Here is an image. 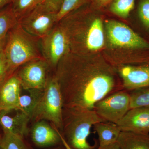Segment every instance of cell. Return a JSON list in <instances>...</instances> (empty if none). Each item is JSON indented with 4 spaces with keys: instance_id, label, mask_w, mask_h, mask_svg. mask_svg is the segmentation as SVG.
Listing matches in <instances>:
<instances>
[{
    "instance_id": "1",
    "label": "cell",
    "mask_w": 149,
    "mask_h": 149,
    "mask_svg": "<svg viewBox=\"0 0 149 149\" xmlns=\"http://www.w3.org/2000/svg\"><path fill=\"white\" fill-rule=\"evenodd\" d=\"M54 74L60 88L63 109L93 110L95 104L113 91L114 76L107 67L93 65L70 53Z\"/></svg>"
},
{
    "instance_id": "2",
    "label": "cell",
    "mask_w": 149,
    "mask_h": 149,
    "mask_svg": "<svg viewBox=\"0 0 149 149\" xmlns=\"http://www.w3.org/2000/svg\"><path fill=\"white\" fill-rule=\"evenodd\" d=\"M40 40L24 30L19 22L11 29L3 49L9 77L27 62L43 57Z\"/></svg>"
},
{
    "instance_id": "3",
    "label": "cell",
    "mask_w": 149,
    "mask_h": 149,
    "mask_svg": "<svg viewBox=\"0 0 149 149\" xmlns=\"http://www.w3.org/2000/svg\"><path fill=\"white\" fill-rule=\"evenodd\" d=\"M106 122L94 110L63 109L62 134L72 149H95L88 141L92 126Z\"/></svg>"
},
{
    "instance_id": "4",
    "label": "cell",
    "mask_w": 149,
    "mask_h": 149,
    "mask_svg": "<svg viewBox=\"0 0 149 149\" xmlns=\"http://www.w3.org/2000/svg\"><path fill=\"white\" fill-rule=\"evenodd\" d=\"M63 102L59 84L55 75L49 76L42 95L35 107L31 119L49 120L58 129H62Z\"/></svg>"
},
{
    "instance_id": "5",
    "label": "cell",
    "mask_w": 149,
    "mask_h": 149,
    "mask_svg": "<svg viewBox=\"0 0 149 149\" xmlns=\"http://www.w3.org/2000/svg\"><path fill=\"white\" fill-rule=\"evenodd\" d=\"M40 44L43 58L50 68L55 70L62 59L70 51L67 36L59 22L50 32L40 39Z\"/></svg>"
},
{
    "instance_id": "6",
    "label": "cell",
    "mask_w": 149,
    "mask_h": 149,
    "mask_svg": "<svg viewBox=\"0 0 149 149\" xmlns=\"http://www.w3.org/2000/svg\"><path fill=\"white\" fill-rule=\"evenodd\" d=\"M57 13L43 2L23 17L19 22L26 32L40 39L50 32L57 23Z\"/></svg>"
},
{
    "instance_id": "7",
    "label": "cell",
    "mask_w": 149,
    "mask_h": 149,
    "mask_svg": "<svg viewBox=\"0 0 149 149\" xmlns=\"http://www.w3.org/2000/svg\"><path fill=\"white\" fill-rule=\"evenodd\" d=\"M130 94L118 91L97 102L93 110L105 121L117 124L130 110Z\"/></svg>"
},
{
    "instance_id": "8",
    "label": "cell",
    "mask_w": 149,
    "mask_h": 149,
    "mask_svg": "<svg viewBox=\"0 0 149 149\" xmlns=\"http://www.w3.org/2000/svg\"><path fill=\"white\" fill-rule=\"evenodd\" d=\"M108 40L116 48L142 49L149 48V44L125 24L113 20L105 22Z\"/></svg>"
},
{
    "instance_id": "9",
    "label": "cell",
    "mask_w": 149,
    "mask_h": 149,
    "mask_svg": "<svg viewBox=\"0 0 149 149\" xmlns=\"http://www.w3.org/2000/svg\"><path fill=\"white\" fill-rule=\"evenodd\" d=\"M49 64L44 58L27 62L17 70L24 90H44L47 81Z\"/></svg>"
},
{
    "instance_id": "10",
    "label": "cell",
    "mask_w": 149,
    "mask_h": 149,
    "mask_svg": "<svg viewBox=\"0 0 149 149\" xmlns=\"http://www.w3.org/2000/svg\"><path fill=\"white\" fill-rule=\"evenodd\" d=\"M116 124L121 131L149 134V107L130 109Z\"/></svg>"
},
{
    "instance_id": "11",
    "label": "cell",
    "mask_w": 149,
    "mask_h": 149,
    "mask_svg": "<svg viewBox=\"0 0 149 149\" xmlns=\"http://www.w3.org/2000/svg\"><path fill=\"white\" fill-rule=\"evenodd\" d=\"M21 88L16 70L0 85V111L18 110Z\"/></svg>"
},
{
    "instance_id": "12",
    "label": "cell",
    "mask_w": 149,
    "mask_h": 149,
    "mask_svg": "<svg viewBox=\"0 0 149 149\" xmlns=\"http://www.w3.org/2000/svg\"><path fill=\"white\" fill-rule=\"evenodd\" d=\"M119 73L123 87L127 90L133 91L149 87V64L122 66Z\"/></svg>"
},
{
    "instance_id": "13",
    "label": "cell",
    "mask_w": 149,
    "mask_h": 149,
    "mask_svg": "<svg viewBox=\"0 0 149 149\" xmlns=\"http://www.w3.org/2000/svg\"><path fill=\"white\" fill-rule=\"evenodd\" d=\"M83 38L70 47L74 52H80L85 48L88 50L96 51L102 48L104 43L103 25L100 18L95 19L87 30Z\"/></svg>"
},
{
    "instance_id": "14",
    "label": "cell",
    "mask_w": 149,
    "mask_h": 149,
    "mask_svg": "<svg viewBox=\"0 0 149 149\" xmlns=\"http://www.w3.org/2000/svg\"><path fill=\"white\" fill-rule=\"evenodd\" d=\"M31 137L34 143L39 147H49L61 143L59 130L43 120L36 122L32 128Z\"/></svg>"
},
{
    "instance_id": "15",
    "label": "cell",
    "mask_w": 149,
    "mask_h": 149,
    "mask_svg": "<svg viewBox=\"0 0 149 149\" xmlns=\"http://www.w3.org/2000/svg\"><path fill=\"white\" fill-rule=\"evenodd\" d=\"M8 111H0V125L3 130L24 138L28 133L27 125L30 118L20 110L13 116L9 115Z\"/></svg>"
},
{
    "instance_id": "16",
    "label": "cell",
    "mask_w": 149,
    "mask_h": 149,
    "mask_svg": "<svg viewBox=\"0 0 149 149\" xmlns=\"http://www.w3.org/2000/svg\"><path fill=\"white\" fill-rule=\"evenodd\" d=\"M93 126L98 136V148L107 146L117 142L121 132L117 124L111 122H99Z\"/></svg>"
},
{
    "instance_id": "17",
    "label": "cell",
    "mask_w": 149,
    "mask_h": 149,
    "mask_svg": "<svg viewBox=\"0 0 149 149\" xmlns=\"http://www.w3.org/2000/svg\"><path fill=\"white\" fill-rule=\"evenodd\" d=\"M117 142L120 149H149V134L121 131Z\"/></svg>"
},
{
    "instance_id": "18",
    "label": "cell",
    "mask_w": 149,
    "mask_h": 149,
    "mask_svg": "<svg viewBox=\"0 0 149 149\" xmlns=\"http://www.w3.org/2000/svg\"><path fill=\"white\" fill-rule=\"evenodd\" d=\"M18 22L10 5L0 10V48H3L9 32Z\"/></svg>"
},
{
    "instance_id": "19",
    "label": "cell",
    "mask_w": 149,
    "mask_h": 149,
    "mask_svg": "<svg viewBox=\"0 0 149 149\" xmlns=\"http://www.w3.org/2000/svg\"><path fill=\"white\" fill-rule=\"evenodd\" d=\"M27 94L20 95L19 102L18 110L28 116L31 119L35 107L42 97L44 90H27Z\"/></svg>"
},
{
    "instance_id": "20",
    "label": "cell",
    "mask_w": 149,
    "mask_h": 149,
    "mask_svg": "<svg viewBox=\"0 0 149 149\" xmlns=\"http://www.w3.org/2000/svg\"><path fill=\"white\" fill-rule=\"evenodd\" d=\"M45 0H12L10 6L19 21Z\"/></svg>"
},
{
    "instance_id": "21",
    "label": "cell",
    "mask_w": 149,
    "mask_h": 149,
    "mask_svg": "<svg viewBox=\"0 0 149 149\" xmlns=\"http://www.w3.org/2000/svg\"><path fill=\"white\" fill-rule=\"evenodd\" d=\"M135 0H113L110 3L109 10L115 15L127 18L135 7Z\"/></svg>"
},
{
    "instance_id": "22",
    "label": "cell",
    "mask_w": 149,
    "mask_h": 149,
    "mask_svg": "<svg viewBox=\"0 0 149 149\" xmlns=\"http://www.w3.org/2000/svg\"><path fill=\"white\" fill-rule=\"evenodd\" d=\"M1 147L2 149H29L23 138L6 131H3Z\"/></svg>"
},
{
    "instance_id": "23",
    "label": "cell",
    "mask_w": 149,
    "mask_h": 149,
    "mask_svg": "<svg viewBox=\"0 0 149 149\" xmlns=\"http://www.w3.org/2000/svg\"><path fill=\"white\" fill-rule=\"evenodd\" d=\"M129 94L130 109L149 107V87L132 91Z\"/></svg>"
},
{
    "instance_id": "24",
    "label": "cell",
    "mask_w": 149,
    "mask_h": 149,
    "mask_svg": "<svg viewBox=\"0 0 149 149\" xmlns=\"http://www.w3.org/2000/svg\"><path fill=\"white\" fill-rule=\"evenodd\" d=\"M86 0H63L57 13V22L61 20L70 13L79 8Z\"/></svg>"
},
{
    "instance_id": "25",
    "label": "cell",
    "mask_w": 149,
    "mask_h": 149,
    "mask_svg": "<svg viewBox=\"0 0 149 149\" xmlns=\"http://www.w3.org/2000/svg\"><path fill=\"white\" fill-rule=\"evenodd\" d=\"M137 11L140 20L149 30V0H140Z\"/></svg>"
},
{
    "instance_id": "26",
    "label": "cell",
    "mask_w": 149,
    "mask_h": 149,
    "mask_svg": "<svg viewBox=\"0 0 149 149\" xmlns=\"http://www.w3.org/2000/svg\"><path fill=\"white\" fill-rule=\"evenodd\" d=\"M3 49H0V85L9 77L7 62Z\"/></svg>"
},
{
    "instance_id": "27",
    "label": "cell",
    "mask_w": 149,
    "mask_h": 149,
    "mask_svg": "<svg viewBox=\"0 0 149 149\" xmlns=\"http://www.w3.org/2000/svg\"><path fill=\"white\" fill-rule=\"evenodd\" d=\"M63 0H45L44 2L51 9L58 13Z\"/></svg>"
},
{
    "instance_id": "28",
    "label": "cell",
    "mask_w": 149,
    "mask_h": 149,
    "mask_svg": "<svg viewBox=\"0 0 149 149\" xmlns=\"http://www.w3.org/2000/svg\"><path fill=\"white\" fill-rule=\"evenodd\" d=\"M113 0H91L92 4L96 8H102L109 4Z\"/></svg>"
},
{
    "instance_id": "29",
    "label": "cell",
    "mask_w": 149,
    "mask_h": 149,
    "mask_svg": "<svg viewBox=\"0 0 149 149\" xmlns=\"http://www.w3.org/2000/svg\"><path fill=\"white\" fill-rule=\"evenodd\" d=\"M95 149H120L119 145L118 142L114 143L111 144L107 146L102 147V148H98Z\"/></svg>"
},
{
    "instance_id": "30",
    "label": "cell",
    "mask_w": 149,
    "mask_h": 149,
    "mask_svg": "<svg viewBox=\"0 0 149 149\" xmlns=\"http://www.w3.org/2000/svg\"><path fill=\"white\" fill-rule=\"evenodd\" d=\"M59 135L60 136L61 139V143H62L63 145V146H64L65 149H72L71 148V147L68 144V143H67L65 139L64 138H63V136L62 135L61 133H60V132Z\"/></svg>"
},
{
    "instance_id": "31",
    "label": "cell",
    "mask_w": 149,
    "mask_h": 149,
    "mask_svg": "<svg viewBox=\"0 0 149 149\" xmlns=\"http://www.w3.org/2000/svg\"><path fill=\"white\" fill-rule=\"evenodd\" d=\"M12 1V0H0V8L9 3H10Z\"/></svg>"
},
{
    "instance_id": "32",
    "label": "cell",
    "mask_w": 149,
    "mask_h": 149,
    "mask_svg": "<svg viewBox=\"0 0 149 149\" xmlns=\"http://www.w3.org/2000/svg\"><path fill=\"white\" fill-rule=\"evenodd\" d=\"M0 49H3V48H0Z\"/></svg>"
},
{
    "instance_id": "33",
    "label": "cell",
    "mask_w": 149,
    "mask_h": 149,
    "mask_svg": "<svg viewBox=\"0 0 149 149\" xmlns=\"http://www.w3.org/2000/svg\"><path fill=\"white\" fill-rule=\"evenodd\" d=\"M0 149H2L1 148H1H0Z\"/></svg>"
}]
</instances>
